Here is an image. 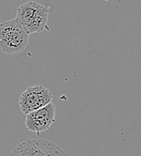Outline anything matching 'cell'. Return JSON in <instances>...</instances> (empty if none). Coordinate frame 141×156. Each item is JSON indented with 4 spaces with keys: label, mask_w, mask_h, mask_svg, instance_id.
Listing matches in <instances>:
<instances>
[{
    "label": "cell",
    "mask_w": 141,
    "mask_h": 156,
    "mask_svg": "<svg viewBox=\"0 0 141 156\" xmlns=\"http://www.w3.org/2000/svg\"><path fill=\"white\" fill-rule=\"evenodd\" d=\"M29 35L15 19L0 23V49L5 54H17L28 45Z\"/></svg>",
    "instance_id": "obj_2"
},
{
    "label": "cell",
    "mask_w": 141,
    "mask_h": 156,
    "mask_svg": "<svg viewBox=\"0 0 141 156\" xmlns=\"http://www.w3.org/2000/svg\"><path fill=\"white\" fill-rule=\"evenodd\" d=\"M56 107L50 102L48 105L26 115L25 127L30 132L39 135L48 130L55 121Z\"/></svg>",
    "instance_id": "obj_5"
},
{
    "label": "cell",
    "mask_w": 141,
    "mask_h": 156,
    "mask_svg": "<svg viewBox=\"0 0 141 156\" xmlns=\"http://www.w3.org/2000/svg\"><path fill=\"white\" fill-rule=\"evenodd\" d=\"M10 156H67L60 147L43 139L26 140L19 144Z\"/></svg>",
    "instance_id": "obj_3"
},
{
    "label": "cell",
    "mask_w": 141,
    "mask_h": 156,
    "mask_svg": "<svg viewBox=\"0 0 141 156\" xmlns=\"http://www.w3.org/2000/svg\"><path fill=\"white\" fill-rule=\"evenodd\" d=\"M52 98L51 92L43 85L30 86L20 95L19 107L24 114L27 115L50 103Z\"/></svg>",
    "instance_id": "obj_4"
},
{
    "label": "cell",
    "mask_w": 141,
    "mask_h": 156,
    "mask_svg": "<svg viewBox=\"0 0 141 156\" xmlns=\"http://www.w3.org/2000/svg\"><path fill=\"white\" fill-rule=\"evenodd\" d=\"M49 11L46 7L37 2L29 1L17 8L16 20L24 31L30 35L42 32L47 27Z\"/></svg>",
    "instance_id": "obj_1"
}]
</instances>
